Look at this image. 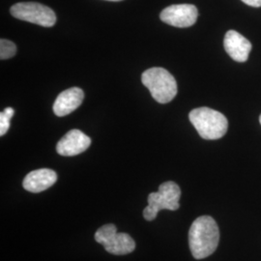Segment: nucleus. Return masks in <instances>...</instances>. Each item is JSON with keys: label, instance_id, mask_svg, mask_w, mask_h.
I'll return each mask as SVG.
<instances>
[{"label": "nucleus", "instance_id": "obj_1", "mask_svg": "<svg viewBox=\"0 0 261 261\" xmlns=\"http://www.w3.org/2000/svg\"><path fill=\"white\" fill-rule=\"evenodd\" d=\"M220 241L219 226L210 216L198 217L189 230V245L196 259H203L216 251Z\"/></svg>", "mask_w": 261, "mask_h": 261}, {"label": "nucleus", "instance_id": "obj_2", "mask_svg": "<svg viewBox=\"0 0 261 261\" xmlns=\"http://www.w3.org/2000/svg\"><path fill=\"white\" fill-rule=\"evenodd\" d=\"M189 118L204 140H219L224 137L228 129V121L224 114L209 108L193 110L189 114Z\"/></svg>", "mask_w": 261, "mask_h": 261}, {"label": "nucleus", "instance_id": "obj_3", "mask_svg": "<svg viewBox=\"0 0 261 261\" xmlns=\"http://www.w3.org/2000/svg\"><path fill=\"white\" fill-rule=\"evenodd\" d=\"M141 82L158 103H169L177 94L174 76L164 68L154 67L146 70L141 75Z\"/></svg>", "mask_w": 261, "mask_h": 261}, {"label": "nucleus", "instance_id": "obj_4", "mask_svg": "<svg viewBox=\"0 0 261 261\" xmlns=\"http://www.w3.org/2000/svg\"><path fill=\"white\" fill-rule=\"evenodd\" d=\"M181 190L175 182L168 181L159 187L158 192L148 196V205L143 210L146 221H153L162 210L175 211L179 208Z\"/></svg>", "mask_w": 261, "mask_h": 261}, {"label": "nucleus", "instance_id": "obj_5", "mask_svg": "<svg viewBox=\"0 0 261 261\" xmlns=\"http://www.w3.org/2000/svg\"><path fill=\"white\" fill-rule=\"evenodd\" d=\"M95 240L101 245L107 252L123 255L128 254L136 249V243L129 234L117 233L114 224H105L101 226L95 233Z\"/></svg>", "mask_w": 261, "mask_h": 261}, {"label": "nucleus", "instance_id": "obj_6", "mask_svg": "<svg viewBox=\"0 0 261 261\" xmlns=\"http://www.w3.org/2000/svg\"><path fill=\"white\" fill-rule=\"evenodd\" d=\"M10 12L16 19L32 22L44 28H51L56 24L55 12L47 6L37 2H19L13 5Z\"/></svg>", "mask_w": 261, "mask_h": 261}, {"label": "nucleus", "instance_id": "obj_7", "mask_svg": "<svg viewBox=\"0 0 261 261\" xmlns=\"http://www.w3.org/2000/svg\"><path fill=\"white\" fill-rule=\"evenodd\" d=\"M198 11L192 4H176L163 10L160 18L162 21L171 27L179 28H190L196 23Z\"/></svg>", "mask_w": 261, "mask_h": 261}, {"label": "nucleus", "instance_id": "obj_8", "mask_svg": "<svg viewBox=\"0 0 261 261\" xmlns=\"http://www.w3.org/2000/svg\"><path fill=\"white\" fill-rule=\"evenodd\" d=\"M91 144V140L82 130H71L58 141L56 145L57 153L61 156L72 157L79 155L87 149Z\"/></svg>", "mask_w": 261, "mask_h": 261}, {"label": "nucleus", "instance_id": "obj_9", "mask_svg": "<svg viewBox=\"0 0 261 261\" xmlns=\"http://www.w3.org/2000/svg\"><path fill=\"white\" fill-rule=\"evenodd\" d=\"M224 47L227 55L237 62H246L252 50L251 42L235 30L226 32L224 39Z\"/></svg>", "mask_w": 261, "mask_h": 261}, {"label": "nucleus", "instance_id": "obj_10", "mask_svg": "<svg viewBox=\"0 0 261 261\" xmlns=\"http://www.w3.org/2000/svg\"><path fill=\"white\" fill-rule=\"evenodd\" d=\"M84 91L79 87H72L61 92L56 98L53 110L55 114L62 117L75 111L84 101Z\"/></svg>", "mask_w": 261, "mask_h": 261}, {"label": "nucleus", "instance_id": "obj_11", "mask_svg": "<svg viewBox=\"0 0 261 261\" xmlns=\"http://www.w3.org/2000/svg\"><path fill=\"white\" fill-rule=\"evenodd\" d=\"M57 180L56 171L49 168H40L29 172L23 179L22 186L30 193H41L53 186Z\"/></svg>", "mask_w": 261, "mask_h": 261}, {"label": "nucleus", "instance_id": "obj_12", "mask_svg": "<svg viewBox=\"0 0 261 261\" xmlns=\"http://www.w3.org/2000/svg\"><path fill=\"white\" fill-rule=\"evenodd\" d=\"M17 47L16 45L6 39L0 40V58L2 60L8 59L16 55Z\"/></svg>", "mask_w": 261, "mask_h": 261}, {"label": "nucleus", "instance_id": "obj_13", "mask_svg": "<svg viewBox=\"0 0 261 261\" xmlns=\"http://www.w3.org/2000/svg\"><path fill=\"white\" fill-rule=\"evenodd\" d=\"M15 111L12 108H6L0 113V136H4L9 130L10 121L14 116Z\"/></svg>", "mask_w": 261, "mask_h": 261}, {"label": "nucleus", "instance_id": "obj_14", "mask_svg": "<svg viewBox=\"0 0 261 261\" xmlns=\"http://www.w3.org/2000/svg\"><path fill=\"white\" fill-rule=\"evenodd\" d=\"M245 4L252 7H261V0H241Z\"/></svg>", "mask_w": 261, "mask_h": 261}, {"label": "nucleus", "instance_id": "obj_15", "mask_svg": "<svg viewBox=\"0 0 261 261\" xmlns=\"http://www.w3.org/2000/svg\"><path fill=\"white\" fill-rule=\"evenodd\" d=\"M108 1H121V0H108Z\"/></svg>", "mask_w": 261, "mask_h": 261}, {"label": "nucleus", "instance_id": "obj_16", "mask_svg": "<svg viewBox=\"0 0 261 261\" xmlns=\"http://www.w3.org/2000/svg\"><path fill=\"white\" fill-rule=\"evenodd\" d=\"M259 122H260V124H261V115H260V117H259Z\"/></svg>", "mask_w": 261, "mask_h": 261}]
</instances>
